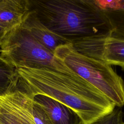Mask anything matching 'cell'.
Listing matches in <instances>:
<instances>
[{"label": "cell", "instance_id": "1", "mask_svg": "<svg viewBox=\"0 0 124 124\" xmlns=\"http://www.w3.org/2000/svg\"><path fill=\"white\" fill-rule=\"evenodd\" d=\"M16 88L33 97H51L68 107L80 117L82 124H92L110 113L115 105L83 78H76L47 68L16 69Z\"/></svg>", "mask_w": 124, "mask_h": 124}, {"label": "cell", "instance_id": "2", "mask_svg": "<svg viewBox=\"0 0 124 124\" xmlns=\"http://www.w3.org/2000/svg\"><path fill=\"white\" fill-rule=\"evenodd\" d=\"M30 8L50 31L68 40L106 34L108 19L97 0H29Z\"/></svg>", "mask_w": 124, "mask_h": 124}, {"label": "cell", "instance_id": "3", "mask_svg": "<svg viewBox=\"0 0 124 124\" xmlns=\"http://www.w3.org/2000/svg\"><path fill=\"white\" fill-rule=\"evenodd\" d=\"M0 57L16 69L47 68L80 78L22 26L9 31L0 43Z\"/></svg>", "mask_w": 124, "mask_h": 124}, {"label": "cell", "instance_id": "4", "mask_svg": "<svg viewBox=\"0 0 124 124\" xmlns=\"http://www.w3.org/2000/svg\"><path fill=\"white\" fill-rule=\"evenodd\" d=\"M54 55L111 101L124 106V80L111 65L78 51L71 43L57 47Z\"/></svg>", "mask_w": 124, "mask_h": 124}, {"label": "cell", "instance_id": "5", "mask_svg": "<svg viewBox=\"0 0 124 124\" xmlns=\"http://www.w3.org/2000/svg\"><path fill=\"white\" fill-rule=\"evenodd\" d=\"M70 43L79 52L124 71V37L106 34L81 38Z\"/></svg>", "mask_w": 124, "mask_h": 124}, {"label": "cell", "instance_id": "6", "mask_svg": "<svg viewBox=\"0 0 124 124\" xmlns=\"http://www.w3.org/2000/svg\"><path fill=\"white\" fill-rule=\"evenodd\" d=\"M33 97L16 88L0 95V124H36Z\"/></svg>", "mask_w": 124, "mask_h": 124}, {"label": "cell", "instance_id": "7", "mask_svg": "<svg viewBox=\"0 0 124 124\" xmlns=\"http://www.w3.org/2000/svg\"><path fill=\"white\" fill-rule=\"evenodd\" d=\"M21 26L38 42L53 53L59 46L70 43L47 29L39 20L35 12L30 8L25 16Z\"/></svg>", "mask_w": 124, "mask_h": 124}, {"label": "cell", "instance_id": "8", "mask_svg": "<svg viewBox=\"0 0 124 124\" xmlns=\"http://www.w3.org/2000/svg\"><path fill=\"white\" fill-rule=\"evenodd\" d=\"M33 100L44 109L53 124H82L73 110L51 97L38 94L33 97Z\"/></svg>", "mask_w": 124, "mask_h": 124}, {"label": "cell", "instance_id": "9", "mask_svg": "<svg viewBox=\"0 0 124 124\" xmlns=\"http://www.w3.org/2000/svg\"><path fill=\"white\" fill-rule=\"evenodd\" d=\"M29 10V0H3L0 4V26L8 31L19 26Z\"/></svg>", "mask_w": 124, "mask_h": 124}, {"label": "cell", "instance_id": "10", "mask_svg": "<svg viewBox=\"0 0 124 124\" xmlns=\"http://www.w3.org/2000/svg\"><path fill=\"white\" fill-rule=\"evenodd\" d=\"M98 2L109 23V33L124 37V0H98Z\"/></svg>", "mask_w": 124, "mask_h": 124}, {"label": "cell", "instance_id": "11", "mask_svg": "<svg viewBox=\"0 0 124 124\" xmlns=\"http://www.w3.org/2000/svg\"><path fill=\"white\" fill-rule=\"evenodd\" d=\"M17 83L16 69L7 64L0 57V95L15 89Z\"/></svg>", "mask_w": 124, "mask_h": 124}, {"label": "cell", "instance_id": "12", "mask_svg": "<svg viewBox=\"0 0 124 124\" xmlns=\"http://www.w3.org/2000/svg\"><path fill=\"white\" fill-rule=\"evenodd\" d=\"M124 115L122 108L115 107L110 113L92 124H123Z\"/></svg>", "mask_w": 124, "mask_h": 124}, {"label": "cell", "instance_id": "13", "mask_svg": "<svg viewBox=\"0 0 124 124\" xmlns=\"http://www.w3.org/2000/svg\"><path fill=\"white\" fill-rule=\"evenodd\" d=\"M33 115L36 124H53L44 109L34 100Z\"/></svg>", "mask_w": 124, "mask_h": 124}, {"label": "cell", "instance_id": "14", "mask_svg": "<svg viewBox=\"0 0 124 124\" xmlns=\"http://www.w3.org/2000/svg\"><path fill=\"white\" fill-rule=\"evenodd\" d=\"M8 32V31L6 29L0 26V43Z\"/></svg>", "mask_w": 124, "mask_h": 124}, {"label": "cell", "instance_id": "15", "mask_svg": "<svg viewBox=\"0 0 124 124\" xmlns=\"http://www.w3.org/2000/svg\"><path fill=\"white\" fill-rule=\"evenodd\" d=\"M3 0H0V4L3 2Z\"/></svg>", "mask_w": 124, "mask_h": 124}, {"label": "cell", "instance_id": "16", "mask_svg": "<svg viewBox=\"0 0 124 124\" xmlns=\"http://www.w3.org/2000/svg\"><path fill=\"white\" fill-rule=\"evenodd\" d=\"M123 124H124V123H123Z\"/></svg>", "mask_w": 124, "mask_h": 124}]
</instances>
